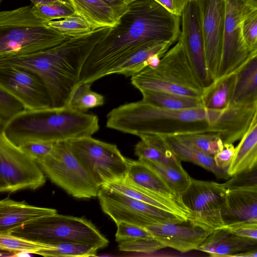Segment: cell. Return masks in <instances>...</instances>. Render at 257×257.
I'll return each instance as SVG.
<instances>
[{"label": "cell", "instance_id": "6da1fadb", "mask_svg": "<svg viewBox=\"0 0 257 257\" xmlns=\"http://www.w3.org/2000/svg\"><path fill=\"white\" fill-rule=\"evenodd\" d=\"M180 17L154 0L130 3L114 27H109L95 45L83 67L79 82L92 83L109 75L121 60L154 41L175 43L180 34Z\"/></svg>", "mask_w": 257, "mask_h": 257}, {"label": "cell", "instance_id": "7a4b0ae2", "mask_svg": "<svg viewBox=\"0 0 257 257\" xmlns=\"http://www.w3.org/2000/svg\"><path fill=\"white\" fill-rule=\"evenodd\" d=\"M109 27L70 37L63 43L38 53L0 58V66H12L30 71L46 85L53 107L66 106L80 81L84 65L95 45Z\"/></svg>", "mask_w": 257, "mask_h": 257}, {"label": "cell", "instance_id": "3957f363", "mask_svg": "<svg viewBox=\"0 0 257 257\" xmlns=\"http://www.w3.org/2000/svg\"><path fill=\"white\" fill-rule=\"evenodd\" d=\"M222 110L205 107L170 109L141 99L111 110L106 115V127L137 136L141 134L170 136L207 133L209 126L220 116Z\"/></svg>", "mask_w": 257, "mask_h": 257}, {"label": "cell", "instance_id": "277c9868", "mask_svg": "<svg viewBox=\"0 0 257 257\" xmlns=\"http://www.w3.org/2000/svg\"><path fill=\"white\" fill-rule=\"evenodd\" d=\"M99 128L97 115L65 106L25 110L7 121L0 132L20 146L31 142L54 144L92 136Z\"/></svg>", "mask_w": 257, "mask_h": 257}, {"label": "cell", "instance_id": "5b68a950", "mask_svg": "<svg viewBox=\"0 0 257 257\" xmlns=\"http://www.w3.org/2000/svg\"><path fill=\"white\" fill-rule=\"evenodd\" d=\"M31 7L0 13V58L45 51L70 38L48 27L34 15Z\"/></svg>", "mask_w": 257, "mask_h": 257}, {"label": "cell", "instance_id": "8992f818", "mask_svg": "<svg viewBox=\"0 0 257 257\" xmlns=\"http://www.w3.org/2000/svg\"><path fill=\"white\" fill-rule=\"evenodd\" d=\"M131 82L140 92L152 90L202 97L203 91L178 40L157 65L133 75Z\"/></svg>", "mask_w": 257, "mask_h": 257}, {"label": "cell", "instance_id": "52a82bcc", "mask_svg": "<svg viewBox=\"0 0 257 257\" xmlns=\"http://www.w3.org/2000/svg\"><path fill=\"white\" fill-rule=\"evenodd\" d=\"M8 233L44 243L55 245L73 242L98 249L109 243L108 239L90 220L57 213L24 223Z\"/></svg>", "mask_w": 257, "mask_h": 257}, {"label": "cell", "instance_id": "ba28073f", "mask_svg": "<svg viewBox=\"0 0 257 257\" xmlns=\"http://www.w3.org/2000/svg\"><path fill=\"white\" fill-rule=\"evenodd\" d=\"M66 143L100 187L126 176L127 158L122 155L116 145L95 139L92 136L69 140Z\"/></svg>", "mask_w": 257, "mask_h": 257}, {"label": "cell", "instance_id": "9c48e42d", "mask_svg": "<svg viewBox=\"0 0 257 257\" xmlns=\"http://www.w3.org/2000/svg\"><path fill=\"white\" fill-rule=\"evenodd\" d=\"M37 162L51 181L70 195L80 199L97 196L100 187L71 152L66 141L55 143L51 153Z\"/></svg>", "mask_w": 257, "mask_h": 257}, {"label": "cell", "instance_id": "30bf717a", "mask_svg": "<svg viewBox=\"0 0 257 257\" xmlns=\"http://www.w3.org/2000/svg\"><path fill=\"white\" fill-rule=\"evenodd\" d=\"M103 212L116 223L126 222L143 227L158 223H177L188 219L130 197L104 184L97 196Z\"/></svg>", "mask_w": 257, "mask_h": 257}, {"label": "cell", "instance_id": "8fae6325", "mask_svg": "<svg viewBox=\"0 0 257 257\" xmlns=\"http://www.w3.org/2000/svg\"><path fill=\"white\" fill-rule=\"evenodd\" d=\"M37 162L0 132V192L35 190L46 183Z\"/></svg>", "mask_w": 257, "mask_h": 257}, {"label": "cell", "instance_id": "7c38bea8", "mask_svg": "<svg viewBox=\"0 0 257 257\" xmlns=\"http://www.w3.org/2000/svg\"><path fill=\"white\" fill-rule=\"evenodd\" d=\"M226 191L223 183L192 178L181 195L183 203L191 212L189 219L212 230L224 226L222 211Z\"/></svg>", "mask_w": 257, "mask_h": 257}, {"label": "cell", "instance_id": "4fadbf2b", "mask_svg": "<svg viewBox=\"0 0 257 257\" xmlns=\"http://www.w3.org/2000/svg\"><path fill=\"white\" fill-rule=\"evenodd\" d=\"M181 17V28L178 41L183 46L197 79L204 88L214 80L207 65L196 1L191 0L189 2Z\"/></svg>", "mask_w": 257, "mask_h": 257}, {"label": "cell", "instance_id": "5bb4252c", "mask_svg": "<svg viewBox=\"0 0 257 257\" xmlns=\"http://www.w3.org/2000/svg\"><path fill=\"white\" fill-rule=\"evenodd\" d=\"M225 1L222 55L216 79L235 72L251 53L242 34V4L238 0Z\"/></svg>", "mask_w": 257, "mask_h": 257}, {"label": "cell", "instance_id": "9a60e30c", "mask_svg": "<svg viewBox=\"0 0 257 257\" xmlns=\"http://www.w3.org/2000/svg\"><path fill=\"white\" fill-rule=\"evenodd\" d=\"M0 87L20 100L26 110L52 107L46 85L30 71L12 66H0Z\"/></svg>", "mask_w": 257, "mask_h": 257}, {"label": "cell", "instance_id": "2e32d148", "mask_svg": "<svg viewBox=\"0 0 257 257\" xmlns=\"http://www.w3.org/2000/svg\"><path fill=\"white\" fill-rule=\"evenodd\" d=\"M198 8L208 67L217 78L221 61L224 32L225 0H196Z\"/></svg>", "mask_w": 257, "mask_h": 257}, {"label": "cell", "instance_id": "e0dca14e", "mask_svg": "<svg viewBox=\"0 0 257 257\" xmlns=\"http://www.w3.org/2000/svg\"><path fill=\"white\" fill-rule=\"evenodd\" d=\"M146 228L166 247L181 252L197 249L213 231L189 219L177 223L156 224Z\"/></svg>", "mask_w": 257, "mask_h": 257}, {"label": "cell", "instance_id": "ac0fdd59", "mask_svg": "<svg viewBox=\"0 0 257 257\" xmlns=\"http://www.w3.org/2000/svg\"><path fill=\"white\" fill-rule=\"evenodd\" d=\"M256 116V103L229 105L207 133L218 136L224 144H233L243 137Z\"/></svg>", "mask_w": 257, "mask_h": 257}, {"label": "cell", "instance_id": "d6986e66", "mask_svg": "<svg viewBox=\"0 0 257 257\" xmlns=\"http://www.w3.org/2000/svg\"><path fill=\"white\" fill-rule=\"evenodd\" d=\"M222 216L224 226L257 223V185L226 189Z\"/></svg>", "mask_w": 257, "mask_h": 257}, {"label": "cell", "instance_id": "ffe728a7", "mask_svg": "<svg viewBox=\"0 0 257 257\" xmlns=\"http://www.w3.org/2000/svg\"><path fill=\"white\" fill-rule=\"evenodd\" d=\"M173 44L165 41L150 42L119 61L109 75L117 74L131 77L148 66L154 67Z\"/></svg>", "mask_w": 257, "mask_h": 257}, {"label": "cell", "instance_id": "44dd1931", "mask_svg": "<svg viewBox=\"0 0 257 257\" xmlns=\"http://www.w3.org/2000/svg\"><path fill=\"white\" fill-rule=\"evenodd\" d=\"M256 246V240L236 235L223 226L213 230L197 250L212 257H231Z\"/></svg>", "mask_w": 257, "mask_h": 257}, {"label": "cell", "instance_id": "7402d4cb", "mask_svg": "<svg viewBox=\"0 0 257 257\" xmlns=\"http://www.w3.org/2000/svg\"><path fill=\"white\" fill-rule=\"evenodd\" d=\"M57 213L55 209L35 206L9 198L0 201V234L9 233L21 225Z\"/></svg>", "mask_w": 257, "mask_h": 257}, {"label": "cell", "instance_id": "603a6c76", "mask_svg": "<svg viewBox=\"0 0 257 257\" xmlns=\"http://www.w3.org/2000/svg\"><path fill=\"white\" fill-rule=\"evenodd\" d=\"M105 185L130 197L159 208L181 215L187 219L192 217L191 212L184 204L137 185L125 177Z\"/></svg>", "mask_w": 257, "mask_h": 257}, {"label": "cell", "instance_id": "cb8c5ba5", "mask_svg": "<svg viewBox=\"0 0 257 257\" xmlns=\"http://www.w3.org/2000/svg\"><path fill=\"white\" fill-rule=\"evenodd\" d=\"M140 141L135 147L139 159H146L179 170H184L181 161L162 136L141 134Z\"/></svg>", "mask_w": 257, "mask_h": 257}, {"label": "cell", "instance_id": "d4e9b609", "mask_svg": "<svg viewBox=\"0 0 257 257\" xmlns=\"http://www.w3.org/2000/svg\"><path fill=\"white\" fill-rule=\"evenodd\" d=\"M236 81L229 105L257 101V51H253L235 72Z\"/></svg>", "mask_w": 257, "mask_h": 257}, {"label": "cell", "instance_id": "484cf974", "mask_svg": "<svg viewBox=\"0 0 257 257\" xmlns=\"http://www.w3.org/2000/svg\"><path fill=\"white\" fill-rule=\"evenodd\" d=\"M128 169L125 177L133 183L181 204V196L174 192L152 169L138 160L127 159Z\"/></svg>", "mask_w": 257, "mask_h": 257}, {"label": "cell", "instance_id": "4316f807", "mask_svg": "<svg viewBox=\"0 0 257 257\" xmlns=\"http://www.w3.org/2000/svg\"><path fill=\"white\" fill-rule=\"evenodd\" d=\"M256 167L257 116L235 147V155L228 168V173L231 177Z\"/></svg>", "mask_w": 257, "mask_h": 257}, {"label": "cell", "instance_id": "83f0119b", "mask_svg": "<svg viewBox=\"0 0 257 257\" xmlns=\"http://www.w3.org/2000/svg\"><path fill=\"white\" fill-rule=\"evenodd\" d=\"M75 13L90 25L93 31L115 26L119 18L102 0H69Z\"/></svg>", "mask_w": 257, "mask_h": 257}, {"label": "cell", "instance_id": "f1b7e54d", "mask_svg": "<svg viewBox=\"0 0 257 257\" xmlns=\"http://www.w3.org/2000/svg\"><path fill=\"white\" fill-rule=\"evenodd\" d=\"M164 137L181 161H188L201 166L212 173L217 179L228 180L231 178L227 171L216 165L214 156L189 147L174 136Z\"/></svg>", "mask_w": 257, "mask_h": 257}, {"label": "cell", "instance_id": "f546056e", "mask_svg": "<svg viewBox=\"0 0 257 257\" xmlns=\"http://www.w3.org/2000/svg\"><path fill=\"white\" fill-rule=\"evenodd\" d=\"M236 81L233 72L215 79L203 88L202 99L204 107L221 109L229 105Z\"/></svg>", "mask_w": 257, "mask_h": 257}, {"label": "cell", "instance_id": "4dcf8cb0", "mask_svg": "<svg viewBox=\"0 0 257 257\" xmlns=\"http://www.w3.org/2000/svg\"><path fill=\"white\" fill-rule=\"evenodd\" d=\"M141 93L143 100L165 108L184 110L204 107L202 97L152 90Z\"/></svg>", "mask_w": 257, "mask_h": 257}, {"label": "cell", "instance_id": "1f68e13d", "mask_svg": "<svg viewBox=\"0 0 257 257\" xmlns=\"http://www.w3.org/2000/svg\"><path fill=\"white\" fill-rule=\"evenodd\" d=\"M140 161L154 170L176 194L181 196L188 188L192 178L184 170H179L146 159Z\"/></svg>", "mask_w": 257, "mask_h": 257}, {"label": "cell", "instance_id": "d6a6232c", "mask_svg": "<svg viewBox=\"0 0 257 257\" xmlns=\"http://www.w3.org/2000/svg\"><path fill=\"white\" fill-rule=\"evenodd\" d=\"M91 83L79 82L73 89L66 106L85 112L88 109L102 106L105 99L102 95L91 90Z\"/></svg>", "mask_w": 257, "mask_h": 257}, {"label": "cell", "instance_id": "836d02e7", "mask_svg": "<svg viewBox=\"0 0 257 257\" xmlns=\"http://www.w3.org/2000/svg\"><path fill=\"white\" fill-rule=\"evenodd\" d=\"M174 136L184 145L212 156L221 151L224 147L221 138L211 133H194Z\"/></svg>", "mask_w": 257, "mask_h": 257}, {"label": "cell", "instance_id": "e575fe53", "mask_svg": "<svg viewBox=\"0 0 257 257\" xmlns=\"http://www.w3.org/2000/svg\"><path fill=\"white\" fill-rule=\"evenodd\" d=\"M56 245L35 241L19 237L9 233L0 234V249L15 253L25 252L37 254L42 250L55 249Z\"/></svg>", "mask_w": 257, "mask_h": 257}, {"label": "cell", "instance_id": "d590c367", "mask_svg": "<svg viewBox=\"0 0 257 257\" xmlns=\"http://www.w3.org/2000/svg\"><path fill=\"white\" fill-rule=\"evenodd\" d=\"M47 25L69 37H76L93 31L87 21L75 13L60 20L48 22Z\"/></svg>", "mask_w": 257, "mask_h": 257}, {"label": "cell", "instance_id": "8d00e7d4", "mask_svg": "<svg viewBox=\"0 0 257 257\" xmlns=\"http://www.w3.org/2000/svg\"><path fill=\"white\" fill-rule=\"evenodd\" d=\"M31 11L38 18L46 22L64 19L75 13L73 6L68 1L33 5Z\"/></svg>", "mask_w": 257, "mask_h": 257}, {"label": "cell", "instance_id": "74e56055", "mask_svg": "<svg viewBox=\"0 0 257 257\" xmlns=\"http://www.w3.org/2000/svg\"><path fill=\"white\" fill-rule=\"evenodd\" d=\"M55 245L57 248L55 249L42 250L37 254L44 256H94L98 250L94 246L73 242Z\"/></svg>", "mask_w": 257, "mask_h": 257}, {"label": "cell", "instance_id": "f35d334b", "mask_svg": "<svg viewBox=\"0 0 257 257\" xmlns=\"http://www.w3.org/2000/svg\"><path fill=\"white\" fill-rule=\"evenodd\" d=\"M241 24L243 39L252 52L257 42V9L242 4Z\"/></svg>", "mask_w": 257, "mask_h": 257}, {"label": "cell", "instance_id": "ab89813d", "mask_svg": "<svg viewBox=\"0 0 257 257\" xmlns=\"http://www.w3.org/2000/svg\"><path fill=\"white\" fill-rule=\"evenodd\" d=\"M25 110L24 105L20 100L0 87V127Z\"/></svg>", "mask_w": 257, "mask_h": 257}, {"label": "cell", "instance_id": "60d3db41", "mask_svg": "<svg viewBox=\"0 0 257 257\" xmlns=\"http://www.w3.org/2000/svg\"><path fill=\"white\" fill-rule=\"evenodd\" d=\"M118 243L119 250L123 251L151 253L166 247L155 237L126 240Z\"/></svg>", "mask_w": 257, "mask_h": 257}, {"label": "cell", "instance_id": "b9f144b4", "mask_svg": "<svg viewBox=\"0 0 257 257\" xmlns=\"http://www.w3.org/2000/svg\"><path fill=\"white\" fill-rule=\"evenodd\" d=\"M115 240L121 241L140 238L155 237L146 228L126 222H120L116 224Z\"/></svg>", "mask_w": 257, "mask_h": 257}, {"label": "cell", "instance_id": "7bdbcfd3", "mask_svg": "<svg viewBox=\"0 0 257 257\" xmlns=\"http://www.w3.org/2000/svg\"><path fill=\"white\" fill-rule=\"evenodd\" d=\"M54 144L31 142L25 143L19 147L28 155L37 161L44 159L51 153Z\"/></svg>", "mask_w": 257, "mask_h": 257}, {"label": "cell", "instance_id": "ee69618b", "mask_svg": "<svg viewBox=\"0 0 257 257\" xmlns=\"http://www.w3.org/2000/svg\"><path fill=\"white\" fill-rule=\"evenodd\" d=\"M223 184L226 189L257 185V167L249 171L235 175Z\"/></svg>", "mask_w": 257, "mask_h": 257}, {"label": "cell", "instance_id": "f6af8a7d", "mask_svg": "<svg viewBox=\"0 0 257 257\" xmlns=\"http://www.w3.org/2000/svg\"><path fill=\"white\" fill-rule=\"evenodd\" d=\"M235 153L233 144H224L223 149L214 156L216 165L228 171Z\"/></svg>", "mask_w": 257, "mask_h": 257}, {"label": "cell", "instance_id": "bcb514c9", "mask_svg": "<svg viewBox=\"0 0 257 257\" xmlns=\"http://www.w3.org/2000/svg\"><path fill=\"white\" fill-rule=\"evenodd\" d=\"M224 227L236 235L257 240V223H242Z\"/></svg>", "mask_w": 257, "mask_h": 257}, {"label": "cell", "instance_id": "7dc6e473", "mask_svg": "<svg viewBox=\"0 0 257 257\" xmlns=\"http://www.w3.org/2000/svg\"><path fill=\"white\" fill-rule=\"evenodd\" d=\"M171 14L180 17L191 0H154Z\"/></svg>", "mask_w": 257, "mask_h": 257}, {"label": "cell", "instance_id": "c3c4849f", "mask_svg": "<svg viewBox=\"0 0 257 257\" xmlns=\"http://www.w3.org/2000/svg\"><path fill=\"white\" fill-rule=\"evenodd\" d=\"M120 19L125 13L130 4L128 0H102Z\"/></svg>", "mask_w": 257, "mask_h": 257}, {"label": "cell", "instance_id": "681fc988", "mask_svg": "<svg viewBox=\"0 0 257 257\" xmlns=\"http://www.w3.org/2000/svg\"><path fill=\"white\" fill-rule=\"evenodd\" d=\"M231 257H257V248L238 253Z\"/></svg>", "mask_w": 257, "mask_h": 257}, {"label": "cell", "instance_id": "f907efd6", "mask_svg": "<svg viewBox=\"0 0 257 257\" xmlns=\"http://www.w3.org/2000/svg\"><path fill=\"white\" fill-rule=\"evenodd\" d=\"M243 5L251 9H257V0H238Z\"/></svg>", "mask_w": 257, "mask_h": 257}, {"label": "cell", "instance_id": "816d5d0a", "mask_svg": "<svg viewBox=\"0 0 257 257\" xmlns=\"http://www.w3.org/2000/svg\"><path fill=\"white\" fill-rule=\"evenodd\" d=\"M3 0H1V2H2ZM31 2L33 4V5H37L39 4H46V3H49L55 1H61V2H65V1H69V0H30Z\"/></svg>", "mask_w": 257, "mask_h": 257}, {"label": "cell", "instance_id": "f5cc1de1", "mask_svg": "<svg viewBox=\"0 0 257 257\" xmlns=\"http://www.w3.org/2000/svg\"><path fill=\"white\" fill-rule=\"evenodd\" d=\"M253 51H257V42Z\"/></svg>", "mask_w": 257, "mask_h": 257}, {"label": "cell", "instance_id": "db71d44e", "mask_svg": "<svg viewBox=\"0 0 257 257\" xmlns=\"http://www.w3.org/2000/svg\"><path fill=\"white\" fill-rule=\"evenodd\" d=\"M128 2H129L130 3H131L132 2H133L135 1H137V0H128Z\"/></svg>", "mask_w": 257, "mask_h": 257}, {"label": "cell", "instance_id": "11a10c76", "mask_svg": "<svg viewBox=\"0 0 257 257\" xmlns=\"http://www.w3.org/2000/svg\"><path fill=\"white\" fill-rule=\"evenodd\" d=\"M256 105H257V101H256Z\"/></svg>", "mask_w": 257, "mask_h": 257}, {"label": "cell", "instance_id": "9f6ffc18", "mask_svg": "<svg viewBox=\"0 0 257 257\" xmlns=\"http://www.w3.org/2000/svg\"><path fill=\"white\" fill-rule=\"evenodd\" d=\"M195 1H196V0H195Z\"/></svg>", "mask_w": 257, "mask_h": 257}]
</instances>
